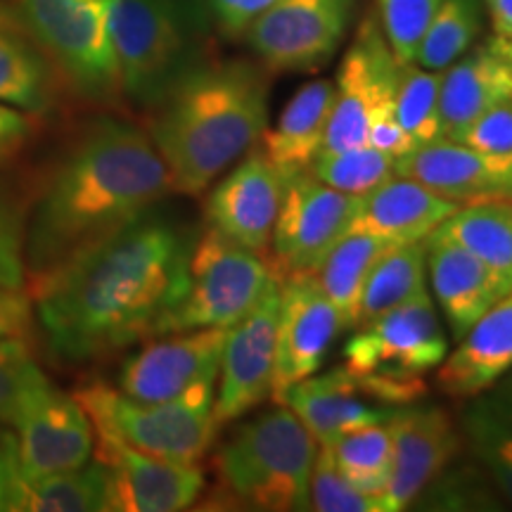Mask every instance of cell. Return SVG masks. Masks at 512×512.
<instances>
[{
  "mask_svg": "<svg viewBox=\"0 0 512 512\" xmlns=\"http://www.w3.org/2000/svg\"><path fill=\"white\" fill-rule=\"evenodd\" d=\"M192 240L171 221L140 216L55 271L29 280L48 354L93 363L157 337L188 287Z\"/></svg>",
  "mask_w": 512,
  "mask_h": 512,
  "instance_id": "6da1fadb",
  "label": "cell"
},
{
  "mask_svg": "<svg viewBox=\"0 0 512 512\" xmlns=\"http://www.w3.org/2000/svg\"><path fill=\"white\" fill-rule=\"evenodd\" d=\"M169 192H176L174 178L150 133L119 117L88 121L27 214V278L55 271L117 235Z\"/></svg>",
  "mask_w": 512,
  "mask_h": 512,
  "instance_id": "7a4b0ae2",
  "label": "cell"
},
{
  "mask_svg": "<svg viewBox=\"0 0 512 512\" xmlns=\"http://www.w3.org/2000/svg\"><path fill=\"white\" fill-rule=\"evenodd\" d=\"M152 112V143L174 190L202 195L259 143L268 124V76L252 62H204Z\"/></svg>",
  "mask_w": 512,
  "mask_h": 512,
  "instance_id": "3957f363",
  "label": "cell"
},
{
  "mask_svg": "<svg viewBox=\"0 0 512 512\" xmlns=\"http://www.w3.org/2000/svg\"><path fill=\"white\" fill-rule=\"evenodd\" d=\"M318 441L283 403L238 427L216 453L221 508L259 512L309 510Z\"/></svg>",
  "mask_w": 512,
  "mask_h": 512,
  "instance_id": "277c9868",
  "label": "cell"
},
{
  "mask_svg": "<svg viewBox=\"0 0 512 512\" xmlns=\"http://www.w3.org/2000/svg\"><path fill=\"white\" fill-rule=\"evenodd\" d=\"M121 93L140 110L166 95L204 64L202 24L185 0H114L107 10Z\"/></svg>",
  "mask_w": 512,
  "mask_h": 512,
  "instance_id": "5b68a950",
  "label": "cell"
},
{
  "mask_svg": "<svg viewBox=\"0 0 512 512\" xmlns=\"http://www.w3.org/2000/svg\"><path fill=\"white\" fill-rule=\"evenodd\" d=\"M448 356L430 294L396 306L358 325L344 347V368L356 377L370 399L389 408L415 403L425 394V375Z\"/></svg>",
  "mask_w": 512,
  "mask_h": 512,
  "instance_id": "8992f818",
  "label": "cell"
},
{
  "mask_svg": "<svg viewBox=\"0 0 512 512\" xmlns=\"http://www.w3.org/2000/svg\"><path fill=\"white\" fill-rule=\"evenodd\" d=\"M74 396L95 434H107L171 463L200 465L219 430L214 422L216 384L164 403L133 401L105 382L86 384Z\"/></svg>",
  "mask_w": 512,
  "mask_h": 512,
  "instance_id": "52a82bcc",
  "label": "cell"
},
{
  "mask_svg": "<svg viewBox=\"0 0 512 512\" xmlns=\"http://www.w3.org/2000/svg\"><path fill=\"white\" fill-rule=\"evenodd\" d=\"M12 17L76 98L117 102L124 95L107 10L81 0H17Z\"/></svg>",
  "mask_w": 512,
  "mask_h": 512,
  "instance_id": "ba28073f",
  "label": "cell"
},
{
  "mask_svg": "<svg viewBox=\"0 0 512 512\" xmlns=\"http://www.w3.org/2000/svg\"><path fill=\"white\" fill-rule=\"evenodd\" d=\"M273 280L268 259L207 223L200 238L192 242L188 287L181 302L164 318L159 335L233 328L259 304Z\"/></svg>",
  "mask_w": 512,
  "mask_h": 512,
  "instance_id": "9c48e42d",
  "label": "cell"
},
{
  "mask_svg": "<svg viewBox=\"0 0 512 512\" xmlns=\"http://www.w3.org/2000/svg\"><path fill=\"white\" fill-rule=\"evenodd\" d=\"M361 195L320 183L311 171L287 178L271 235L273 278L313 275L332 249L351 233Z\"/></svg>",
  "mask_w": 512,
  "mask_h": 512,
  "instance_id": "30bf717a",
  "label": "cell"
},
{
  "mask_svg": "<svg viewBox=\"0 0 512 512\" xmlns=\"http://www.w3.org/2000/svg\"><path fill=\"white\" fill-rule=\"evenodd\" d=\"M396 76L399 62L382 24H377L375 17H366L339 64L335 100L318 155L368 145L370 126L394 117Z\"/></svg>",
  "mask_w": 512,
  "mask_h": 512,
  "instance_id": "8fae6325",
  "label": "cell"
},
{
  "mask_svg": "<svg viewBox=\"0 0 512 512\" xmlns=\"http://www.w3.org/2000/svg\"><path fill=\"white\" fill-rule=\"evenodd\" d=\"M354 0H275L245 36L268 72H316L337 53Z\"/></svg>",
  "mask_w": 512,
  "mask_h": 512,
  "instance_id": "7c38bea8",
  "label": "cell"
},
{
  "mask_svg": "<svg viewBox=\"0 0 512 512\" xmlns=\"http://www.w3.org/2000/svg\"><path fill=\"white\" fill-rule=\"evenodd\" d=\"M12 427L17 432L12 434L17 470L27 482L76 470L93 456L91 418L76 396L55 389L50 380L31 392Z\"/></svg>",
  "mask_w": 512,
  "mask_h": 512,
  "instance_id": "4fadbf2b",
  "label": "cell"
},
{
  "mask_svg": "<svg viewBox=\"0 0 512 512\" xmlns=\"http://www.w3.org/2000/svg\"><path fill=\"white\" fill-rule=\"evenodd\" d=\"M226 328L157 335L121 366L119 392L140 403L176 401L219 382Z\"/></svg>",
  "mask_w": 512,
  "mask_h": 512,
  "instance_id": "5bb4252c",
  "label": "cell"
},
{
  "mask_svg": "<svg viewBox=\"0 0 512 512\" xmlns=\"http://www.w3.org/2000/svg\"><path fill=\"white\" fill-rule=\"evenodd\" d=\"M280 318V283L273 280L259 304L228 328L216 382V427L242 418L273 396L275 339Z\"/></svg>",
  "mask_w": 512,
  "mask_h": 512,
  "instance_id": "9a60e30c",
  "label": "cell"
},
{
  "mask_svg": "<svg viewBox=\"0 0 512 512\" xmlns=\"http://www.w3.org/2000/svg\"><path fill=\"white\" fill-rule=\"evenodd\" d=\"M95 439V456L107 467V510H188L207 489L200 465L147 456L107 434H95Z\"/></svg>",
  "mask_w": 512,
  "mask_h": 512,
  "instance_id": "2e32d148",
  "label": "cell"
},
{
  "mask_svg": "<svg viewBox=\"0 0 512 512\" xmlns=\"http://www.w3.org/2000/svg\"><path fill=\"white\" fill-rule=\"evenodd\" d=\"M344 330L342 316L320 287L316 273L280 283V318L275 339L273 396L278 403L292 384L318 373L330 344Z\"/></svg>",
  "mask_w": 512,
  "mask_h": 512,
  "instance_id": "e0dca14e",
  "label": "cell"
},
{
  "mask_svg": "<svg viewBox=\"0 0 512 512\" xmlns=\"http://www.w3.org/2000/svg\"><path fill=\"white\" fill-rule=\"evenodd\" d=\"M392 425V479H389L387 512L411 508L422 491L444 475L463 444V432L444 408L420 406L418 401L401 406L389 420Z\"/></svg>",
  "mask_w": 512,
  "mask_h": 512,
  "instance_id": "ac0fdd59",
  "label": "cell"
},
{
  "mask_svg": "<svg viewBox=\"0 0 512 512\" xmlns=\"http://www.w3.org/2000/svg\"><path fill=\"white\" fill-rule=\"evenodd\" d=\"M285 183L283 174L271 164L264 150L252 147L242 155V162L209 192L207 223L238 245L268 259Z\"/></svg>",
  "mask_w": 512,
  "mask_h": 512,
  "instance_id": "d6986e66",
  "label": "cell"
},
{
  "mask_svg": "<svg viewBox=\"0 0 512 512\" xmlns=\"http://www.w3.org/2000/svg\"><path fill=\"white\" fill-rule=\"evenodd\" d=\"M396 174L413 178L456 204L512 197V157L441 138L396 159Z\"/></svg>",
  "mask_w": 512,
  "mask_h": 512,
  "instance_id": "ffe728a7",
  "label": "cell"
},
{
  "mask_svg": "<svg viewBox=\"0 0 512 512\" xmlns=\"http://www.w3.org/2000/svg\"><path fill=\"white\" fill-rule=\"evenodd\" d=\"M512 98V41L486 38L441 72V136L456 140L479 114Z\"/></svg>",
  "mask_w": 512,
  "mask_h": 512,
  "instance_id": "44dd1931",
  "label": "cell"
},
{
  "mask_svg": "<svg viewBox=\"0 0 512 512\" xmlns=\"http://www.w3.org/2000/svg\"><path fill=\"white\" fill-rule=\"evenodd\" d=\"M278 403L302 420L318 446H332L342 434L358 427L389 422L399 411L370 399L347 368L304 377L302 382L292 384Z\"/></svg>",
  "mask_w": 512,
  "mask_h": 512,
  "instance_id": "7402d4cb",
  "label": "cell"
},
{
  "mask_svg": "<svg viewBox=\"0 0 512 512\" xmlns=\"http://www.w3.org/2000/svg\"><path fill=\"white\" fill-rule=\"evenodd\" d=\"M508 370H512V290L458 339L456 351L437 368V384L451 399L470 401L489 392Z\"/></svg>",
  "mask_w": 512,
  "mask_h": 512,
  "instance_id": "603a6c76",
  "label": "cell"
},
{
  "mask_svg": "<svg viewBox=\"0 0 512 512\" xmlns=\"http://www.w3.org/2000/svg\"><path fill=\"white\" fill-rule=\"evenodd\" d=\"M460 204L446 200L413 178L394 174L361 195L351 233H366L392 245L432 235Z\"/></svg>",
  "mask_w": 512,
  "mask_h": 512,
  "instance_id": "cb8c5ba5",
  "label": "cell"
},
{
  "mask_svg": "<svg viewBox=\"0 0 512 512\" xmlns=\"http://www.w3.org/2000/svg\"><path fill=\"white\" fill-rule=\"evenodd\" d=\"M425 249L434 294L451 335L458 342L472 323L508 292L475 254L439 230L427 235Z\"/></svg>",
  "mask_w": 512,
  "mask_h": 512,
  "instance_id": "d4e9b609",
  "label": "cell"
},
{
  "mask_svg": "<svg viewBox=\"0 0 512 512\" xmlns=\"http://www.w3.org/2000/svg\"><path fill=\"white\" fill-rule=\"evenodd\" d=\"M335 100V81L318 79L304 83L287 102L278 124L261 133V150L275 169L287 178L309 171L323 145L325 128Z\"/></svg>",
  "mask_w": 512,
  "mask_h": 512,
  "instance_id": "484cf974",
  "label": "cell"
},
{
  "mask_svg": "<svg viewBox=\"0 0 512 512\" xmlns=\"http://www.w3.org/2000/svg\"><path fill=\"white\" fill-rule=\"evenodd\" d=\"M60 76L34 38L8 12H0V102L41 117L57 107Z\"/></svg>",
  "mask_w": 512,
  "mask_h": 512,
  "instance_id": "4316f807",
  "label": "cell"
},
{
  "mask_svg": "<svg viewBox=\"0 0 512 512\" xmlns=\"http://www.w3.org/2000/svg\"><path fill=\"white\" fill-rule=\"evenodd\" d=\"M437 230L475 254L505 292L512 290V197L460 204Z\"/></svg>",
  "mask_w": 512,
  "mask_h": 512,
  "instance_id": "83f0119b",
  "label": "cell"
},
{
  "mask_svg": "<svg viewBox=\"0 0 512 512\" xmlns=\"http://www.w3.org/2000/svg\"><path fill=\"white\" fill-rule=\"evenodd\" d=\"M427 280V249L425 240L394 245L384 252L373 271L368 273L363 285L361 299H358L356 325L368 323L382 313L396 309V306L411 302L425 290Z\"/></svg>",
  "mask_w": 512,
  "mask_h": 512,
  "instance_id": "f1b7e54d",
  "label": "cell"
},
{
  "mask_svg": "<svg viewBox=\"0 0 512 512\" xmlns=\"http://www.w3.org/2000/svg\"><path fill=\"white\" fill-rule=\"evenodd\" d=\"M463 413V434L491 482L512 503V394H479Z\"/></svg>",
  "mask_w": 512,
  "mask_h": 512,
  "instance_id": "f546056e",
  "label": "cell"
},
{
  "mask_svg": "<svg viewBox=\"0 0 512 512\" xmlns=\"http://www.w3.org/2000/svg\"><path fill=\"white\" fill-rule=\"evenodd\" d=\"M12 510L22 512H93L107 510V467L100 463L55 472L36 482L19 475Z\"/></svg>",
  "mask_w": 512,
  "mask_h": 512,
  "instance_id": "4dcf8cb0",
  "label": "cell"
},
{
  "mask_svg": "<svg viewBox=\"0 0 512 512\" xmlns=\"http://www.w3.org/2000/svg\"><path fill=\"white\" fill-rule=\"evenodd\" d=\"M389 247H394L392 242L373 238V235L349 233L325 256V261L316 271L320 287H323L330 302L339 311V316H342L344 330H354L358 299H361L368 273L373 271L377 259Z\"/></svg>",
  "mask_w": 512,
  "mask_h": 512,
  "instance_id": "1f68e13d",
  "label": "cell"
},
{
  "mask_svg": "<svg viewBox=\"0 0 512 512\" xmlns=\"http://www.w3.org/2000/svg\"><path fill=\"white\" fill-rule=\"evenodd\" d=\"M335 465L356 489L370 496L387 494L389 479H392V425L377 422V425L358 427L342 434L330 446ZM387 503V501H384Z\"/></svg>",
  "mask_w": 512,
  "mask_h": 512,
  "instance_id": "d6a6232c",
  "label": "cell"
},
{
  "mask_svg": "<svg viewBox=\"0 0 512 512\" xmlns=\"http://www.w3.org/2000/svg\"><path fill=\"white\" fill-rule=\"evenodd\" d=\"M479 31H482L479 0H444L422 36L413 62L430 72H444L475 46Z\"/></svg>",
  "mask_w": 512,
  "mask_h": 512,
  "instance_id": "836d02e7",
  "label": "cell"
},
{
  "mask_svg": "<svg viewBox=\"0 0 512 512\" xmlns=\"http://www.w3.org/2000/svg\"><path fill=\"white\" fill-rule=\"evenodd\" d=\"M439 86L441 72L422 69L415 62L399 64L394 119L411 138L413 147L444 138L439 119Z\"/></svg>",
  "mask_w": 512,
  "mask_h": 512,
  "instance_id": "e575fe53",
  "label": "cell"
},
{
  "mask_svg": "<svg viewBox=\"0 0 512 512\" xmlns=\"http://www.w3.org/2000/svg\"><path fill=\"white\" fill-rule=\"evenodd\" d=\"M396 157L377 150L373 145H358L349 150L325 152L313 159L309 171L320 183L330 188L349 192V195H366L375 185H380L396 174Z\"/></svg>",
  "mask_w": 512,
  "mask_h": 512,
  "instance_id": "d590c367",
  "label": "cell"
},
{
  "mask_svg": "<svg viewBox=\"0 0 512 512\" xmlns=\"http://www.w3.org/2000/svg\"><path fill=\"white\" fill-rule=\"evenodd\" d=\"M46 380L27 337L0 339V425H12L24 401Z\"/></svg>",
  "mask_w": 512,
  "mask_h": 512,
  "instance_id": "8d00e7d4",
  "label": "cell"
},
{
  "mask_svg": "<svg viewBox=\"0 0 512 512\" xmlns=\"http://www.w3.org/2000/svg\"><path fill=\"white\" fill-rule=\"evenodd\" d=\"M309 510L318 512H387L382 496L356 489L339 472L330 446H318L309 484Z\"/></svg>",
  "mask_w": 512,
  "mask_h": 512,
  "instance_id": "74e56055",
  "label": "cell"
},
{
  "mask_svg": "<svg viewBox=\"0 0 512 512\" xmlns=\"http://www.w3.org/2000/svg\"><path fill=\"white\" fill-rule=\"evenodd\" d=\"M444 0H377L382 31L399 64L415 60L418 46Z\"/></svg>",
  "mask_w": 512,
  "mask_h": 512,
  "instance_id": "f35d334b",
  "label": "cell"
},
{
  "mask_svg": "<svg viewBox=\"0 0 512 512\" xmlns=\"http://www.w3.org/2000/svg\"><path fill=\"white\" fill-rule=\"evenodd\" d=\"M24 238H27V211L17 197L0 188V285L24 287L27 283Z\"/></svg>",
  "mask_w": 512,
  "mask_h": 512,
  "instance_id": "ab89813d",
  "label": "cell"
},
{
  "mask_svg": "<svg viewBox=\"0 0 512 512\" xmlns=\"http://www.w3.org/2000/svg\"><path fill=\"white\" fill-rule=\"evenodd\" d=\"M456 140L489 155L512 157V98L479 114Z\"/></svg>",
  "mask_w": 512,
  "mask_h": 512,
  "instance_id": "60d3db41",
  "label": "cell"
},
{
  "mask_svg": "<svg viewBox=\"0 0 512 512\" xmlns=\"http://www.w3.org/2000/svg\"><path fill=\"white\" fill-rule=\"evenodd\" d=\"M425 491H430V498H427V501L434 503L430 508L441 510L491 508V505L486 503L494 501L477 472H453V475H448L444 479L437 477ZM425 491H422V494H425Z\"/></svg>",
  "mask_w": 512,
  "mask_h": 512,
  "instance_id": "b9f144b4",
  "label": "cell"
},
{
  "mask_svg": "<svg viewBox=\"0 0 512 512\" xmlns=\"http://www.w3.org/2000/svg\"><path fill=\"white\" fill-rule=\"evenodd\" d=\"M34 320L31 294L24 287L0 285V339L29 337Z\"/></svg>",
  "mask_w": 512,
  "mask_h": 512,
  "instance_id": "7bdbcfd3",
  "label": "cell"
},
{
  "mask_svg": "<svg viewBox=\"0 0 512 512\" xmlns=\"http://www.w3.org/2000/svg\"><path fill=\"white\" fill-rule=\"evenodd\" d=\"M34 133V117L0 102V164L22 152Z\"/></svg>",
  "mask_w": 512,
  "mask_h": 512,
  "instance_id": "ee69618b",
  "label": "cell"
},
{
  "mask_svg": "<svg viewBox=\"0 0 512 512\" xmlns=\"http://www.w3.org/2000/svg\"><path fill=\"white\" fill-rule=\"evenodd\" d=\"M273 3L275 0H209L216 22L230 36L245 34L247 24Z\"/></svg>",
  "mask_w": 512,
  "mask_h": 512,
  "instance_id": "f6af8a7d",
  "label": "cell"
},
{
  "mask_svg": "<svg viewBox=\"0 0 512 512\" xmlns=\"http://www.w3.org/2000/svg\"><path fill=\"white\" fill-rule=\"evenodd\" d=\"M19 470L15 460V441L12 434H0V510H12Z\"/></svg>",
  "mask_w": 512,
  "mask_h": 512,
  "instance_id": "bcb514c9",
  "label": "cell"
},
{
  "mask_svg": "<svg viewBox=\"0 0 512 512\" xmlns=\"http://www.w3.org/2000/svg\"><path fill=\"white\" fill-rule=\"evenodd\" d=\"M494 34L512 41V0H484Z\"/></svg>",
  "mask_w": 512,
  "mask_h": 512,
  "instance_id": "7dc6e473",
  "label": "cell"
},
{
  "mask_svg": "<svg viewBox=\"0 0 512 512\" xmlns=\"http://www.w3.org/2000/svg\"><path fill=\"white\" fill-rule=\"evenodd\" d=\"M81 3L86 5H93V8H102V10H110L114 0H81Z\"/></svg>",
  "mask_w": 512,
  "mask_h": 512,
  "instance_id": "c3c4849f",
  "label": "cell"
}]
</instances>
